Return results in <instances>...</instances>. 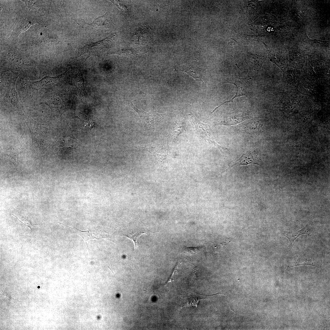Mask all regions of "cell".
Masks as SVG:
<instances>
[{
  "mask_svg": "<svg viewBox=\"0 0 330 330\" xmlns=\"http://www.w3.org/2000/svg\"><path fill=\"white\" fill-rule=\"evenodd\" d=\"M112 23L111 18L108 10L105 14L95 19L92 24L94 27L109 28Z\"/></svg>",
  "mask_w": 330,
  "mask_h": 330,
  "instance_id": "8fae6325",
  "label": "cell"
},
{
  "mask_svg": "<svg viewBox=\"0 0 330 330\" xmlns=\"http://www.w3.org/2000/svg\"><path fill=\"white\" fill-rule=\"evenodd\" d=\"M306 234L311 236V230L309 224H307L305 227L298 231H285L283 233V235L286 237L289 241V247L291 248L294 240L302 235Z\"/></svg>",
  "mask_w": 330,
  "mask_h": 330,
  "instance_id": "30bf717a",
  "label": "cell"
},
{
  "mask_svg": "<svg viewBox=\"0 0 330 330\" xmlns=\"http://www.w3.org/2000/svg\"><path fill=\"white\" fill-rule=\"evenodd\" d=\"M26 123L33 141L40 145L43 143L46 134L47 129L45 125L37 123L29 117Z\"/></svg>",
  "mask_w": 330,
  "mask_h": 330,
  "instance_id": "3957f363",
  "label": "cell"
},
{
  "mask_svg": "<svg viewBox=\"0 0 330 330\" xmlns=\"http://www.w3.org/2000/svg\"><path fill=\"white\" fill-rule=\"evenodd\" d=\"M5 158L10 161L15 165H17L19 163L18 154L15 152L14 149H9L6 154H4Z\"/></svg>",
  "mask_w": 330,
  "mask_h": 330,
  "instance_id": "9a60e30c",
  "label": "cell"
},
{
  "mask_svg": "<svg viewBox=\"0 0 330 330\" xmlns=\"http://www.w3.org/2000/svg\"><path fill=\"white\" fill-rule=\"evenodd\" d=\"M58 77L46 76L40 80L35 82L34 85L39 87H46L52 85L58 80Z\"/></svg>",
  "mask_w": 330,
  "mask_h": 330,
  "instance_id": "7c38bea8",
  "label": "cell"
},
{
  "mask_svg": "<svg viewBox=\"0 0 330 330\" xmlns=\"http://www.w3.org/2000/svg\"><path fill=\"white\" fill-rule=\"evenodd\" d=\"M250 164H256L262 167L263 165L261 153L258 148L247 151L242 155L231 166L247 165Z\"/></svg>",
  "mask_w": 330,
  "mask_h": 330,
  "instance_id": "277c9868",
  "label": "cell"
},
{
  "mask_svg": "<svg viewBox=\"0 0 330 330\" xmlns=\"http://www.w3.org/2000/svg\"><path fill=\"white\" fill-rule=\"evenodd\" d=\"M61 224L69 228H72L75 229L76 233L80 236L85 241L86 245L87 241L90 239H101L102 238H106L107 233L101 230H90L87 231H83L79 230L76 228H71L66 226L63 224L58 222Z\"/></svg>",
  "mask_w": 330,
  "mask_h": 330,
  "instance_id": "ba28073f",
  "label": "cell"
},
{
  "mask_svg": "<svg viewBox=\"0 0 330 330\" xmlns=\"http://www.w3.org/2000/svg\"><path fill=\"white\" fill-rule=\"evenodd\" d=\"M151 232L147 229L142 228H132L127 227L119 231L117 234L125 236L131 239L134 244L135 249L138 246V238L143 233L147 234Z\"/></svg>",
  "mask_w": 330,
  "mask_h": 330,
  "instance_id": "8992f818",
  "label": "cell"
},
{
  "mask_svg": "<svg viewBox=\"0 0 330 330\" xmlns=\"http://www.w3.org/2000/svg\"><path fill=\"white\" fill-rule=\"evenodd\" d=\"M188 115L193 129L196 134L213 144L221 151L227 149V148L218 144L214 141L212 135L211 129L209 125L202 123L192 114H189Z\"/></svg>",
  "mask_w": 330,
  "mask_h": 330,
  "instance_id": "6da1fadb",
  "label": "cell"
},
{
  "mask_svg": "<svg viewBox=\"0 0 330 330\" xmlns=\"http://www.w3.org/2000/svg\"><path fill=\"white\" fill-rule=\"evenodd\" d=\"M307 265L317 266V264L313 259L306 258H302L298 261L294 266Z\"/></svg>",
  "mask_w": 330,
  "mask_h": 330,
  "instance_id": "2e32d148",
  "label": "cell"
},
{
  "mask_svg": "<svg viewBox=\"0 0 330 330\" xmlns=\"http://www.w3.org/2000/svg\"><path fill=\"white\" fill-rule=\"evenodd\" d=\"M202 249V247L193 248L186 247L184 248L183 252L186 255H193L198 253L201 251Z\"/></svg>",
  "mask_w": 330,
  "mask_h": 330,
  "instance_id": "e0dca14e",
  "label": "cell"
},
{
  "mask_svg": "<svg viewBox=\"0 0 330 330\" xmlns=\"http://www.w3.org/2000/svg\"><path fill=\"white\" fill-rule=\"evenodd\" d=\"M137 147L149 152L160 161L163 160L167 155V149L160 144L153 143L141 145L137 146Z\"/></svg>",
  "mask_w": 330,
  "mask_h": 330,
  "instance_id": "52a82bcc",
  "label": "cell"
},
{
  "mask_svg": "<svg viewBox=\"0 0 330 330\" xmlns=\"http://www.w3.org/2000/svg\"><path fill=\"white\" fill-rule=\"evenodd\" d=\"M16 219L20 222L24 224V225L27 226L29 227L31 230H32V228L34 227H36V226L33 225L31 223V222L28 220V219L25 218L24 217L22 216L21 215L20 216V217L19 218L16 217H15Z\"/></svg>",
  "mask_w": 330,
  "mask_h": 330,
  "instance_id": "ac0fdd59",
  "label": "cell"
},
{
  "mask_svg": "<svg viewBox=\"0 0 330 330\" xmlns=\"http://www.w3.org/2000/svg\"><path fill=\"white\" fill-rule=\"evenodd\" d=\"M172 128V133L175 139L181 134L184 132L186 134L185 123L184 122H180L177 123Z\"/></svg>",
  "mask_w": 330,
  "mask_h": 330,
  "instance_id": "4fadbf2b",
  "label": "cell"
},
{
  "mask_svg": "<svg viewBox=\"0 0 330 330\" xmlns=\"http://www.w3.org/2000/svg\"><path fill=\"white\" fill-rule=\"evenodd\" d=\"M130 106L140 117L145 128H151L154 127L167 116L166 113L160 114L156 111L147 112L142 109H139L134 105L130 97Z\"/></svg>",
  "mask_w": 330,
  "mask_h": 330,
  "instance_id": "7a4b0ae2",
  "label": "cell"
},
{
  "mask_svg": "<svg viewBox=\"0 0 330 330\" xmlns=\"http://www.w3.org/2000/svg\"><path fill=\"white\" fill-rule=\"evenodd\" d=\"M179 68V70L187 73L197 81L203 82L201 77V68L197 64L187 63Z\"/></svg>",
  "mask_w": 330,
  "mask_h": 330,
  "instance_id": "9c48e42d",
  "label": "cell"
},
{
  "mask_svg": "<svg viewBox=\"0 0 330 330\" xmlns=\"http://www.w3.org/2000/svg\"><path fill=\"white\" fill-rule=\"evenodd\" d=\"M75 82L77 84L80 94L82 95L88 96L85 90L84 86V79L80 71H79L75 78Z\"/></svg>",
  "mask_w": 330,
  "mask_h": 330,
  "instance_id": "5bb4252c",
  "label": "cell"
},
{
  "mask_svg": "<svg viewBox=\"0 0 330 330\" xmlns=\"http://www.w3.org/2000/svg\"><path fill=\"white\" fill-rule=\"evenodd\" d=\"M232 83L236 86L237 88L236 94L231 100L224 102L222 104L215 108L211 113L213 112L219 107L225 103L229 102L233 103V100L234 99L238 97L245 96L247 97L248 96V88L247 85L242 79L236 77H231L228 78L227 80H226V81L225 82V83Z\"/></svg>",
  "mask_w": 330,
  "mask_h": 330,
  "instance_id": "5b68a950",
  "label": "cell"
}]
</instances>
